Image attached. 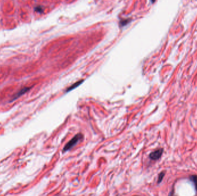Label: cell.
Returning <instances> with one entry per match:
<instances>
[{"instance_id":"cell-1","label":"cell","mask_w":197,"mask_h":196,"mask_svg":"<svg viewBox=\"0 0 197 196\" xmlns=\"http://www.w3.org/2000/svg\"><path fill=\"white\" fill-rule=\"evenodd\" d=\"M83 139V135L81 133H78L76 136L73 137L71 140L68 142L65 145V146L63 149V151L65 152L69 150H71L74 146H75L77 144L80 142V140H82Z\"/></svg>"},{"instance_id":"cell-2","label":"cell","mask_w":197,"mask_h":196,"mask_svg":"<svg viewBox=\"0 0 197 196\" xmlns=\"http://www.w3.org/2000/svg\"><path fill=\"white\" fill-rule=\"evenodd\" d=\"M163 153V150L162 148L157 150L150 153L149 155V157L152 160H154V161L158 160L161 157Z\"/></svg>"},{"instance_id":"cell-3","label":"cell","mask_w":197,"mask_h":196,"mask_svg":"<svg viewBox=\"0 0 197 196\" xmlns=\"http://www.w3.org/2000/svg\"><path fill=\"white\" fill-rule=\"evenodd\" d=\"M30 89H31V87H26L22 88V89H21V90L18 92V93H16V94L13 97V98H12V99L11 100V102H12L13 101H14L15 100H16V99H17L18 97H20V96H22V94H25L26 92H27Z\"/></svg>"},{"instance_id":"cell-4","label":"cell","mask_w":197,"mask_h":196,"mask_svg":"<svg viewBox=\"0 0 197 196\" xmlns=\"http://www.w3.org/2000/svg\"><path fill=\"white\" fill-rule=\"evenodd\" d=\"M190 180H191V181L194 183L195 190L197 191V175H191L190 177Z\"/></svg>"},{"instance_id":"cell-5","label":"cell","mask_w":197,"mask_h":196,"mask_svg":"<svg viewBox=\"0 0 197 196\" xmlns=\"http://www.w3.org/2000/svg\"><path fill=\"white\" fill-rule=\"evenodd\" d=\"M82 81H79V82H76V83H75L74 84H73L71 86V87H69V88L67 89V91H69V90H72L73 89H74V88H75V87H77V86H78L80 83H81V82H82Z\"/></svg>"},{"instance_id":"cell-6","label":"cell","mask_w":197,"mask_h":196,"mask_svg":"<svg viewBox=\"0 0 197 196\" xmlns=\"http://www.w3.org/2000/svg\"><path fill=\"white\" fill-rule=\"evenodd\" d=\"M164 175H165V173L164 172H161L160 174H159V178H158V181H157V182H158V183H160L161 181H162V180H163V178H164Z\"/></svg>"},{"instance_id":"cell-7","label":"cell","mask_w":197,"mask_h":196,"mask_svg":"<svg viewBox=\"0 0 197 196\" xmlns=\"http://www.w3.org/2000/svg\"><path fill=\"white\" fill-rule=\"evenodd\" d=\"M130 21V20H122L121 22H120V24L122 25V26H123V25H126Z\"/></svg>"},{"instance_id":"cell-8","label":"cell","mask_w":197,"mask_h":196,"mask_svg":"<svg viewBox=\"0 0 197 196\" xmlns=\"http://www.w3.org/2000/svg\"><path fill=\"white\" fill-rule=\"evenodd\" d=\"M35 10L37 11V12H42L43 11V9H42V8L41 6H37V7L35 8Z\"/></svg>"}]
</instances>
